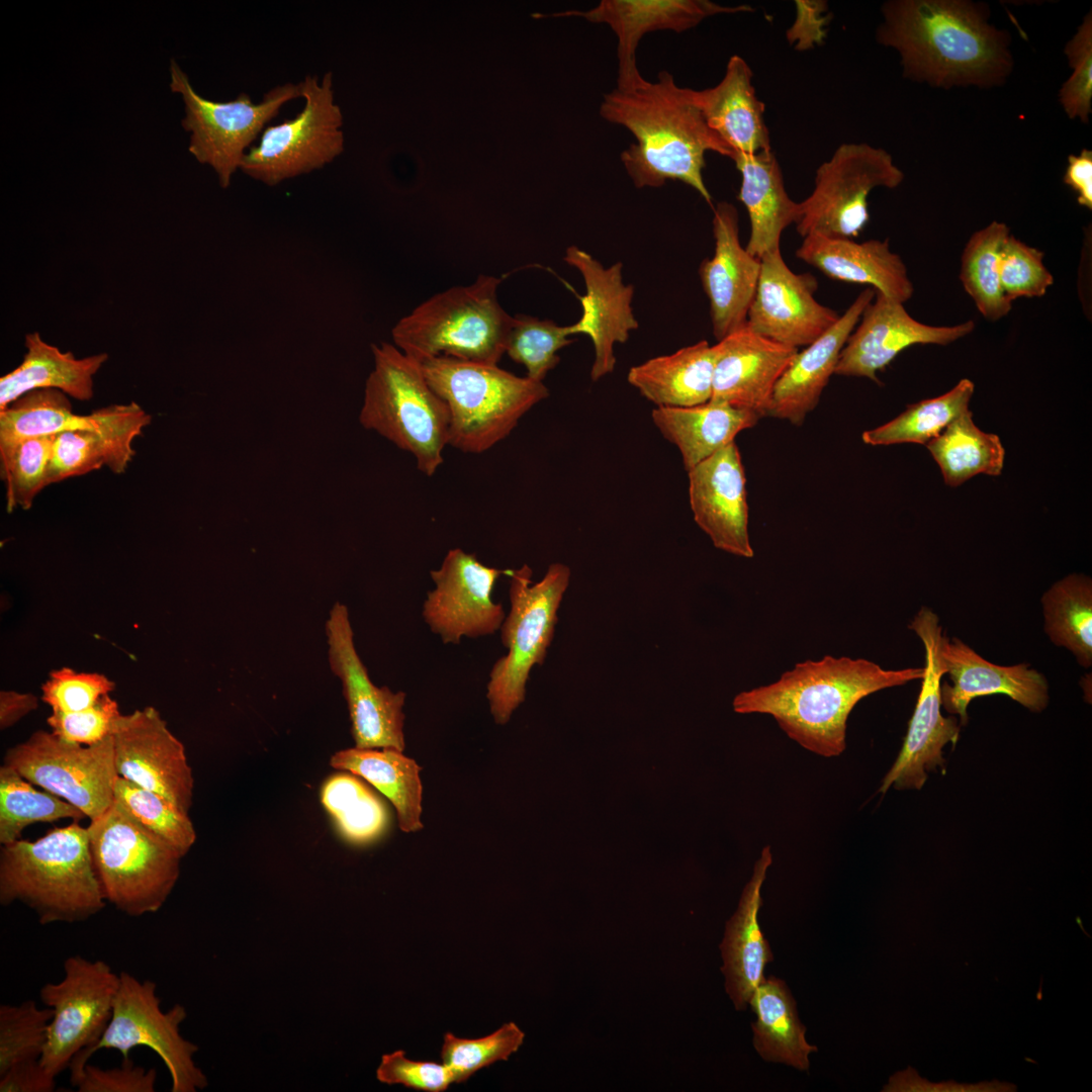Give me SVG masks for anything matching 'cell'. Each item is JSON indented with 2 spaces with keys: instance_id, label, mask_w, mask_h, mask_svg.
I'll use <instances>...</instances> for the list:
<instances>
[{
  "instance_id": "54",
  "label": "cell",
  "mask_w": 1092,
  "mask_h": 1092,
  "mask_svg": "<svg viewBox=\"0 0 1092 1092\" xmlns=\"http://www.w3.org/2000/svg\"><path fill=\"white\" fill-rule=\"evenodd\" d=\"M70 1081L79 1092H154L157 1071L136 1066L129 1058H123L118 1068L102 1069L86 1064Z\"/></svg>"
},
{
  "instance_id": "58",
  "label": "cell",
  "mask_w": 1092,
  "mask_h": 1092,
  "mask_svg": "<svg viewBox=\"0 0 1092 1092\" xmlns=\"http://www.w3.org/2000/svg\"><path fill=\"white\" fill-rule=\"evenodd\" d=\"M38 707L33 694L3 690L0 692V729L5 730Z\"/></svg>"
},
{
  "instance_id": "27",
  "label": "cell",
  "mask_w": 1092,
  "mask_h": 1092,
  "mask_svg": "<svg viewBox=\"0 0 1092 1092\" xmlns=\"http://www.w3.org/2000/svg\"><path fill=\"white\" fill-rule=\"evenodd\" d=\"M941 658L951 680L941 684V706L950 715H958L962 725L968 723L969 704L980 697L1005 695L1033 713L1042 712L1049 705L1046 678L1027 663L994 664L961 639L946 636L941 643Z\"/></svg>"
},
{
  "instance_id": "50",
  "label": "cell",
  "mask_w": 1092,
  "mask_h": 1092,
  "mask_svg": "<svg viewBox=\"0 0 1092 1092\" xmlns=\"http://www.w3.org/2000/svg\"><path fill=\"white\" fill-rule=\"evenodd\" d=\"M1073 74L1060 90V102L1072 119L1089 121L1092 103V15L1089 12L1065 48Z\"/></svg>"
},
{
  "instance_id": "1",
  "label": "cell",
  "mask_w": 1092,
  "mask_h": 1092,
  "mask_svg": "<svg viewBox=\"0 0 1092 1092\" xmlns=\"http://www.w3.org/2000/svg\"><path fill=\"white\" fill-rule=\"evenodd\" d=\"M879 43L900 56L903 75L941 88L1003 83L1013 61L1009 36L982 5L961 0H892L882 6Z\"/></svg>"
},
{
  "instance_id": "36",
  "label": "cell",
  "mask_w": 1092,
  "mask_h": 1092,
  "mask_svg": "<svg viewBox=\"0 0 1092 1092\" xmlns=\"http://www.w3.org/2000/svg\"><path fill=\"white\" fill-rule=\"evenodd\" d=\"M330 765L364 779L393 805L398 827L410 833L423 828L421 767L392 748H346L335 752Z\"/></svg>"
},
{
  "instance_id": "28",
  "label": "cell",
  "mask_w": 1092,
  "mask_h": 1092,
  "mask_svg": "<svg viewBox=\"0 0 1092 1092\" xmlns=\"http://www.w3.org/2000/svg\"><path fill=\"white\" fill-rule=\"evenodd\" d=\"M874 297L873 288L863 289L829 330L795 355L775 386L767 416L803 424L818 404L841 350Z\"/></svg>"
},
{
  "instance_id": "13",
  "label": "cell",
  "mask_w": 1092,
  "mask_h": 1092,
  "mask_svg": "<svg viewBox=\"0 0 1092 1092\" xmlns=\"http://www.w3.org/2000/svg\"><path fill=\"white\" fill-rule=\"evenodd\" d=\"M904 179L892 156L866 143L840 145L816 170L814 189L800 203L797 232L854 239L870 220L868 197L877 187L896 188Z\"/></svg>"
},
{
  "instance_id": "47",
  "label": "cell",
  "mask_w": 1092,
  "mask_h": 1092,
  "mask_svg": "<svg viewBox=\"0 0 1092 1092\" xmlns=\"http://www.w3.org/2000/svg\"><path fill=\"white\" fill-rule=\"evenodd\" d=\"M53 1013L33 1000L0 1006V1076L12 1067L39 1060L48 1039Z\"/></svg>"
},
{
  "instance_id": "40",
  "label": "cell",
  "mask_w": 1092,
  "mask_h": 1092,
  "mask_svg": "<svg viewBox=\"0 0 1092 1092\" xmlns=\"http://www.w3.org/2000/svg\"><path fill=\"white\" fill-rule=\"evenodd\" d=\"M1009 235L1005 223L992 221L971 236L961 258L960 279L964 289L980 313L991 322L1006 316L1012 308L999 276L1000 252Z\"/></svg>"
},
{
  "instance_id": "30",
  "label": "cell",
  "mask_w": 1092,
  "mask_h": 1092,
  "mask_svg": "<svg viewBox=\"0 0 1092 1092\" xmlns=\"http://www.w3.org/2000/svg\"><path fill=\"white\" fill-rule=\"evenodd\" d=\"M771 863V848L765 845L754 863L736 911L726 923L720 944L726 992L737 1010L749 1004L753 993L765 979V965L774 960L758 923V912L762 905L761 888Z\"/></svg>"
},
{
  "instance_id": "39",
  "label": "cell",
  "mask_w": 1092,
  "mask_h": 1092,
  "mask_svg": "<svg viewBox=\"0 0 1092 1092\" xmlns=\"http://www.w3.org/2000/svg\"><path fill=\"white\" fill-rule=\"evenodd\" d=\"M1044 632L1068 649L1079 665H1092V580L1072 573L1055 582L1041 597Z\"/></svg>"
},
{
  "instance_id": "10",
  "label": "cell",
  "mask_w": 1092,
  "mask_h": 1092,
  "mask_svg": "<svg viewBox=\"0 0 1092 1092\" xmlns=\"http://www.w3.org/2000/svg\"><path fill=\"white\" fill-rule=\"evenodd\" d=\"M186 1016L187 1012L180 1004L166 1012L162 1010L155 982L142 981L121 972L111 1018L101 1037L73 1059L69 1067L70 1079L82 1071L97 1051L116 1050L122 1058H128L130 1050L146 1046L167 1067L172 1092H195L206 1088L207 1078L193 1061L198 1046L179 1031Z\"/></svg>"
},
{
  "instance_id": "11",
  "label": "cell",
  "mask_w": 1092,
  "mask_h": 1092,
  "mask_svg": "<svg viewBox=\"0 0 1092 1092\" xmlns=\"http://www.w3.org/2000/svg\"><path fill=\"white\" fill-rule=\"evenodd\" d=\"M173 92L182 96L185 117L181 123L190 132L188 150L202 164L212 167L219 184L226 188L240 169L251 144L288 101L301 97L300 83L277 85L254 103L247 93L218 102L199 95L175 60L170 62Z\"/></svg>"
},
{
  "instance_id": "3",
  "label": "cell",
  "mask_w": 1092,
  "mask_h": 1092,
  "mask_svg": "<svg viewBox=\"0 0 1092 1092\" xmlns=\"http://www.w3.org/2000/svg\"><path fill=\"white\" fill-rule=\"evenodd\" d=\"M923 667L884 669L864 658L825 655L805 660L774 682L743 691L732 702L738 714L771 716L804 749L835 757L846 747L847 719L866 697L923 676Z\"/></svg>"
},
{
  "instance_id": "12",
  "label": "cell",
  "mask_w": 1092,
  "mask_h": 1092,
  "mask_svg": "<svg viewBox=\"0 0 1092 1092\" xmlns=\"http://www.w3.org/2000/svg\"><path fill=\"white\" fill-rule=\"evenodd\" d=\"M305 103L293 118L263 130L240 166L249 177L269 186L307 174L344 151L343 114L335 102L332 72L299 82Z\"/></svg>"
},
{
  "instance_id": "35",
  "label": "cell",
  "mask_w": 1092,
  "mask_h": 1092,
  "mask_svg": "<svg viewBox=\"0 0 1092 1092\" xmlns=\"http://www.w3.org/2000/svg\"><path fill=\"white\" fill-rule=\"evenodd\" d=\"M651 417L661 435L678 449L687 471L761 419L753 412L712 400L686 407L656 406Z\"/></svg>"
},
{
  "instance_id": "33",
  "label": "cell",
  "mask_w": 1092,
  "mask_h": 1092,
  "mask_svg": "<svg viewBox=\"0 0 1092 1092\" xmlns=\"http://www.w3.org/2000/svg\"><path fill=\"white\" fill-rule=\"evenodd\" d=\"M25 348L19 366L0 378V411L35 389H58L81 401L94 396V375L108 354L76 358L48 344L37 332L25 336Z\"/></svg>"
},
{
  "instance_id": "26",
  "label": "cell",
  "mask_w": 1092,
  "mask_h": 1092,
  "mask_svg": "<svg viewBox=\"0 0 1092 1092\" xmlns=\"http://www.w3.org/2000/svg\"><path fill=\"white\" fill-rule=\"evenodd\" d=\"M714 348L710 400L766 417L775 386L799 352L798 348L761 337L746 324Z\"/></svg>"
},
{
  "instance_id": "4",
  "label": "cell",
  "mask_w": 1092,
  "mask_h": 1092,
  "mask_svg": "<svg viewBox=\"0 0 1092 1092\" xmlns=\"http://www.w3.org/2000/svg\"><path fill=\"white\" fill-rule=\"evenodd\" d=\"M19 902L42 925L85 921L104 909L87 827L73 821L0 850V904Z\"/></svg>"
},
{
  "instance_id": "16",
  "label": "cell",
  "mask_w": 1092,
  "mask_h": 1092,
  "mask_svg": "<svg viewBox=\"0 0 1092 1092\" xmlns=\"http://www.w3.org/2000/svg\"><path fill=\"white\" fill-rule=\"evenodd\" d=\"M921 640L925 650V666L921 689L908 724L901 750L884 777L879 792L920 790L927 772L938 767L944 774L943 747L953 746L960 738V724L953 717L941 713L940 687L945 668L941 658L942 627L937 615L922 607L908 625Z\"/></svg>"
},
{
  "instance_id": "7",
  "label": "cell",
  "mask_w": 1092,
  "mask_h": 1092,
  "mask_svg": "<svg viewBox=\"0 0 1092 1092\" xmlns=\"http://www.w3.org/2000/svg\"><path fill=\"white\" fill-rule=\"evenodd\" d=\"M502 278L479 275L470 285L431 296L392 329L393 344L417 362L446 356L497 364L513 323L497 300Z\"/></svg>"
},
{
  "instance_id": "18",
  "label": "cell",
  "mask_w": 1092,
  "mask_h": 1092,
  "mask_svg": "<svg viewBox=\"0 0 1092 1092\" xmlns=\"http://www.w3.org/2000/svg\"><path fill=\"white\" fill-rule=\"evenodd\" d=\"M502 570L481 563L475 554L451 549L441 566L431 570L435 588L427 594L423 617L444 643L458 644L462 637L477 638L495 633L506 617L491 595Z\"/></svg>"
},
{
  "instance_id": "15",
  "label": "cell",
  "mask_w": 1092,
  "mask_h": 1092,
  "mask_svg": "<svg viewBox=\"0 0 1092 1092\" xmlns=\"http://www.w3.org/2000/svg\"><path fill=\"white\" fill-rule=\"evenodd\" d=\"M120 983L104 961L80 954L64 962V977L44 984L41 1003L52 1010L48 1039L39 1059L54 1076L69 1069L73 1059L92 1046L104 1032L112 1015Z\"/></svg>"
},
{
  "instance_id": "37",
  "label": "cell",
  "mask_w": 1092,
  "mask_h": 1092,
  "mask_svg": "<svg viewBox=\"0 0 1092 1092\" xmlns=\"http://www.w3.org/2000/svg\"><path fill=\"white\" fill-rule=\"evenodd\" d=\"M749 1004L756 1015L752 1023L753 1045L760 1057L807 1071L808 1056L818 1049L805 1038L806 1028L786 983L774 976L765 978Z\"/></svg>"
},
{
  "instance_id": "51",
  "label": "cell",
  "mask_w": 1092,
  "mask_h": 1092,
  "mask_svg": "<svg viewBox=\"0 0 1092 1092\" xmlns=\"http://www.w3.org/2000/svg\"><path fill=\"white\" fill-rule=\"evenodd\" d=\"M114 689L115 684L101 673L63 667L50 673L41 687V700L52 711L77 712L93 706Z\"/></svg>"
},
{
  "instance_id": "25",
  "label": "cell",
  "mask_w": 1092,
  "mask_h": 1092,
  "mask_svg": "<svg viewBox=\"0 0 1092 1092\" xmlns=\"http://www.w3.org/2000/svg\"><path fill=\"white\" fill-rule=\"evenodd\" d=\"M714 254L699 268L710 302L712 331L719 342L746 324L760 273V260L742 247L736 207L726 201L714 208Z\"/></svg>"
},
{
  "instance_id": "29",
  "label": "cell",
  "mask_w": 1092,
  "mask_h": 1092,
  "mask_svg": "<svg viewBox=\"0 0 1092 1092\" xmlns=\"http://www.w3.org/2000/svg\"><path fill=\"white\" fill-rule=\"evenodd\" d=\"M795 254L833 280L870 285L903 304L913 295L907 268L902 258L891 252L888 240L857 243L811 234L803 238Z\"/></svg>"
},
{
  "instance_id": "55",
  "label": "cell",
  "mask_w": 1092,
  "mask_h": 1092,
  "mask_svg": "<svg viewBox=\"0 0 1092 1092\" xmlns=\"http://www.w3.org/2000/svg\"><path fill=\"white\" fill-rule=\"evenodd\" d=\"M796 16L786 31L788 42L804 52L823 42L827 34L828 4L822 0H796Z\"/></svg>"
},
{
  "instance_id": "32",
  "label": "cell",
  "mask_w": 1092,
  "mask_h": 1092,
  "mask_svg": "<svg viewBox=\"0 0 1092 1092\" xmlns=\"http://www.w3.org/2000/svg\"><path fill=\"white\" fill-rule=\"evenodd\" d=\"M741 174L738 199L750 220L746 251L757 259L781 250L783 232L800 218V203L788 194L781 166L772 151L737 155L733 159Z\"/></svg>"
},
{
  "instance_id": "6",
  "label": "cell",
  "mask_w": 1092,
  "mask_h": 1092,
  "mask_svg": "<svg viewBox=\"0 0 1092 1092\" xmlns=\"http://www.w3.org/2000/svg\"><path fill=\"white\" fill-rule=\"evenodd\" d=\"M371 348L374 365L366 380L359 421L413 454L418 469L432 476L449 445L448 406L426 380L419 362L394 344Z\"/></svg>"
},
{
  "instance_id": "52",
  "label": "cell",
  "mask_w": 1092,
  "mask_h": 1092,
  "mask_svg": "<svg viewBox=\"0 0 1092 1092\" xmlns=\"http://www.w3.org/2000/svg\"><path fill=\"white\" fill-rule=\"evenodd\" d=\"M120 715L117 702L109 695H104L93 706L81 711H52L47 723L51 732L61 739L92 745L112 735Z\"/></svg>"
},
{
  "instance_id": "21",
  "label": "cell",
  "mask_w": 1092,
  "mask_h": 1092,
  "mask_svg": "<svg viewBox=\"0 0 1092 1092\" xmlns=\"http://www.w3.org/2000/svg\"><path fill=\"white\" fill-rule=\"evenodd\" d=\"M841 350L834 374L866 377L880 383L884 370L903 350L914 345L946 346L971 334L973 321L954 326H930L913 318L904 304L875 291Z\"/></svg>"
},
{
  "instance_id": "49",
  "label": "cell",
  "mask_w": 1092,
  "mask_h": 1092,
  "mask_svg": "<svg viewBox=\"0 0 1092 1092\" xmlns=\"http://www.w3.org/2000/svg\"><path fill=\"white\" fill-rule=\"evenodd\" d=\"M999 276L1011 302L1020 297H1041L1054 284V276L1043 264V253L1011 235L1001 248Z\"/></svg>"
},
{
  "instance_id": "22",
  "label": "cell",
  "mask_w": 1092,
  "mask_h": 1092,
  "mask_svg": "<svg viewBox=\"0 0 1092 1092\" xmlns=\"http://www.w3.org/2000/svg\"><path fill=\"white\" fill-rule=\"evenodd\" d=\"M749 5L725 6L709 0H602L588 10L534 14L535 18L575 16L609 25L617 35V87H629L643 79L636 51L644 34L657 30L682 32L718 14L751 12Z\"/></svg>"
},
{
  "instance_id": "57",
  "label": "cell",
  "mask_w": 1092,
  "mask_h": 1092,
  "mask_svg": "<svg viewBox=\"0 0 1092 1092\" xmlns=\"http://www.w3.org/2000/svg\"><path fill=\"white\" fill-rule=\"evenodd\" d=\"M1065 184L1077 193L1081 206L1092 208V152L1084 149L1080 155H1070L1064 175Z\"/></svg>"
},
{
  "instance_id": "44",
  "label": "cell",
  "mask_w": 1092,
  "mask_h": 1092,
  "mask_svg": "<svg viewBox=\"0 0 1092 1092\" xmlns=\"http://www.w3.org/2000/svg\"><path fill=\"white\" fill-rule=\"evenodd\" d=\"M116 800L135 820L185 856L196 840L191 818L160 795L117 777Z\"/></svg>"
},
{
  "instance_id": "31",
  "label": "cell",
  "mask_w": 1092,
  "mask_h": 1092,
  "mask_svg": "<svg viewBox=\"0 0 1092 1092\" xmlns=\"http://www.w3.org/2000/svg\"><path fill=\"white\" fill-rule=\"evenodd\" d=\"M752 76L747 62L733 55L717 85L697 90L698 102L708 126L732 150L735 157L771 151L764 121V103L756 96Z\"/></svg>"
},
{
  "instance_id": "23",
  "label": "cell",
  "mask_w": 1092,
  "mask_h": 1092,
  "mask_svg": "<svg viewBox=\"0 0 1092 1092\" xmlns=\"http://www.w3.org/2000/svg\"><path fill=\"white\" fill-rule=\"evenodd\" d=\"M688 477L694 520L713 545L735 556L753 557L746 478L735 442L688 470Z\"/></svg>"
},
{
  "instance_id": "20",
  "label": "cell",
  "mask_w": 1092,
  "mask_h": 1092,
  "mask_svg": "<svg viewBox=\"0 0 1092 1092\" xmlns=\"http://www.w3.org/2000/svg\"><path fill=\"white\" fill-rule=\"evenodd\" d=\"M817 288L812 274H797L789 268L781 250L764 255L747 327L785 346L810 345L840 317L836 310L815 299Z\"/></svg>"
},
{
  "instance_id": "42",
  "label": "cell",
  "mask_w": 1092,
  "mask_h": 1092,
  "mask_svg": "<svg viewBox=\"0 0 1092 1092\" xmlns=\"http://www.w3.org/2000/svg\"><path fill=\"white\" fill-rule=\"evenodd\" d=\"M134 456L133 443L100 432L66 431L55 435L48 485L107 466L125 472Z\"/></svg>"
},
{
  "instance_id": "14",
  "label": "cell",
  "mask_w": 1092,
  "mask_h": 1092,
  "mask_svg": "<svg viewBox=\"0 0 1092 1092\" xmlns=\"http://www.w3.org/2000/svg\"><path fill=\"white\" fill-rule=\"evenodd\" d=\"M3 764L14 768L32 785L42 788L96 819L114 801L118 777L114 764V740L85 745L69 742L52 732L37 730L27 740L10 747Z\"/></svg>"
},
{
  "instance_id": "17",
  "label": "cell",
  "mask_w": 1092,
  "mask_h": 1092,
  "mask_svg": "<svg viewBox=\"0 0 1092 1092\" xmlns=\"http://www.w3.org/2000/svg\"><path fill=\"white\" fill-rule=\"evenodd\" d=\"M325 631L329 665L342 682L354 746L403 751L405 694L372 682L356 650L349 611L344 604H334Z\"/></svg>"
},
{
  "instance_id": "8",
  "label": "cell",
  "mask_w": 1092,
  "mask_h": 1092,
  "mask_svg": "<svg viewBox=\"0 0 1092 1092\" xmlns=\"http://www.w3.org/2000/svg\"><path fill=\"white\" fill-rule=\"evenodd\" d=\"M87 831L105 901L130 917L158 912L179 879L184 856L116 800L90 821Z\"/></svg>"
},
{
  "instance_id": "41",
  "label": "cell",
  "mask_w": 1092,
  "mask_h": 1092,
  "mask_svg": "<svg viewBox=\"0 0 1092 1092\" xmlns=\"http://www.w3.org/2000/svg\"><path fill=\"white\" fill-rule=\"evenodd\" d=\"M974 389V383L964 378L949 391L909 404L892 421L864 431L861 439L872 446L901 443L926 445L951 422L969 411Z\"/></svg>"
},
{
  "instance_id": "53",
  "label": "cell",
  "mask_w": 1092,
  "mask_h": 1092,
  "mask_svg": "<svg viewBox=\"0 0 1092 1092\" xmlns=\"http://www.w3.org/2000/svg\"><path fill=\"white\" fill-rule=\"evenodd\" d=\"M376 1078L384 1084L426 1092H443L455 1083L453 1072L444 1063L411 1060L402 1050L382 1056Z\"/></svg>"
},
{
  "instance_id": "56",
  "label": "cell",
  "mask_w": 1092,
  "mask_h": 1092,
  "mask_svg": "<svg viewBox=\"0 0 1092 1092\" xmlns=\"http://www.w3.org/2000/svg\"><path fill=\"white\" fill-rule=\"evenodd\" d=\"M56 1076L39 1060L20 1063L0 1076V1092H52Z\"/></svg>"
},
{
  "instance_id": "43",
  "label": "cell",
  "mask_w": 1092,
  "mask_h": 1092,
  "mask_svg": "<svg viewBox=\"0 0 1092 1092\" xmlns=\"http://www.w3.org/2000/svg\"><path fill=\"white\" fill-rule=\"evenodd\" d=\"M86 815L66 800L48 792H39L14 768L0 767V843L20 839L30 824L52 823L62 819L80 821Z\"/></svg>"
},
{
  "instance_id": "45",
  "label": "cell",
  "mask_w": 1092,
  "mask_h": 1092,
  "mask_svg": "<svg viewBox=\"0 0 1092 1092\" xmlns=\"http://www.w3.org/2000/svg\"><path fill=\"white\" fill-rule=\"evenodd\" d=\"M570 337L568 326L517 314L513 316L506 353L526 368L528 378L543 382L560 362L558 351L574 342Z\"/></svg>"
},
{
  "instance_id": "48",
  "label": "cell",
  "mask_w": 1092,
  "mask_h": 1092,
  "mask_svg": "<svg viewBox=\"0 0 1092 1092\" xmlns=\"http://www.w3.org/2000/svg\"><path fill=\"white\" fill-rule=\"evenodd\" d=\"M524 1038V1031L515 1022L505 1023L492 1033L478 1038H463L446 1032L440 1056L442 1063L453 1072L455 1083H462L483 1068L508 1061L523 1044Z\"/></svg>"
},
{
  "instance_id": "38",
  "label": "cell",
  "mask_w": 1092,
  "mask_h": 1092,
  "mask_svg": "<svg viewBox=\"0 0 1092 1092\" xmlns=\"http://www.w3.org/2000/svg\"><path fill=\"white\" fill-rule=\"evenodd\" d=\"M925 446L938 464L944 483L951 487L980 473L999 476L1003 469L1005 450L1000 438L980 430L970 410Z\"/></svg>"
},
{
  "instance_id": "34",
  "label": "cell",
  "mask_w": 1092,
  "mask_h": 1092,
  "mask_svg": "<svg viewBox=\"0 0 1092 1092\" xmlns=\"http://www.w3.org/2000/svg\"><path fill=\"white\" fill-rule=\"evenodd\" d=\"M715 348L702 340L632 366L627 380L656 406L686 407L712 396Z\"/></svg>"
},
{
  "instance_id": "9",
  "label": "cell",
  "mask_w": 1092,
  "mask_h": 1092,
  "mask_svg": "<svg viewBox=\"0 0 1092 1092\" xmlns=\"http://www.w3.org/2000/svg\"><path fill=\"white\" fill-rule=\"evenodd\" d=\"M511 610L500 626V640L508 653L489 672L486 697L496 724H506L524 702L533 666L541 665L554 636L557 612L570 580L562 563L548 566L543 578L532 582V569H510Z\"/></svg>"
},
{
  "instance_id": "5",
  "label": "cell",
  "mask_w": 1092,
  "mask_h": 1092,
  "mask_svg": "<svg viewBox=\"0 0 1092 1092\" xmlns=\"http://www.w3.org/2000/svg\"><path fill=\"white\" fill-rule=\"evenodd\" d=\"M419 363L430 386L448 406L449 445L464 453L487 451L549 396L543 382L517 376L497 364L446 356Z\"/></svg>"
},
{
  "instance_id": "24",
  "label": "cell",
  "mask_w": 1092,
  "mask_h": 1092,
  "mask_svg": "<svg viewBox=\"0 0 1092 1092\" xmlns=\"http://www.w3.org/2000/svg\"><path fill=\"white\" fill-rule=\"evenodd\" d=\"M564 261L582 276L585 294L579 296L581 316L568 326L569 334H584L595 348L590 378L598 381L614 371V347L625 343L639 327L633 310L634 288L623 281V264L605 268L601 262L576 246L568 247Z\"/></svg>"
},
{
  "instance_id": "19",
  "label": "cell",
  "mask_w": 1092,
  "mask_h": 1092,
  "mask_svg": "<svg viewBox=\"0 0 1092 1092\" xmlns=\"http://www.w3.org/2000/svg\"><path fill=\"white\" fill-rule=\"evenodd\" d=\"M116 772L188 814L194 780L183 743L154 707L120 715L113 731Z\"/></svg>"
},
{
  "instance_id": "2",
  "label": "cell",
  "mask_w": 1092,
  "mask_h": 1092,
  "mask_svg": "<svg viewBox=\"0 0 1092 1092\" xmlns=\"http://www.w3.org/2000/svg\"><path fill=\"white\" fill-rule=\"evenodd\" d=\"M599 113L624 126L635 138L621 153V162L637 188L660 187L668 180L695 189L710 205L703 177L706 153L731 160L732 150L708 126L697 90L678 86L667 71L657 81L642 79L604 94Z\"/></svg>"
},
{
  "instance_id": "46",
  "label": "cell",
  "mask_w": 1092,
  "mask_h": 1092,
  "mask_svg": "<svg viewBox=\"0 0 1092 1092\" xmlns=\"http://www.w3.org/2000/svg\"><path fill=\"white\" fill-rule=\"evenodd\" d=\"M54 438L55 435L22 440L0 456L7 512L11 513L17 507L29 510L36 495L48 486Z\"/></svg>"
}]
</instances>
